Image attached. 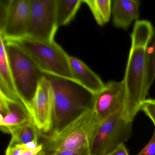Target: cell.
<instances>
[{
	"label": "cell",
	"mask_w": 155,
	"mask_h": 155,
	"mask_svg": "<svg viewBox=\"0 0 155 155\" xmlns=\"http://www.w3.org/2000/svg\"><path fill=\"white\" fill-rule=\"evenodd\" d=\"M152 23L138 20L130 34L131 45L122 81L126 87L130 106L137 113L140 103L146 99L148 50L154 36Z\"/></svg>",
	"instance_id": "6da1fadb"
},
{
	"label": "cell",
	"mask_w": 155,
	"mask_h": 155,
	"mask_svg": "<svg viewBox=\"0 0 155 155\" xmlns=\"http://www.w3.org/2000/svg\"><path fill=\"white\" fill-rule=\"evenodd\" d=\"M44 76L51 85L54 97L51 133L59 131L83 113L93 110V92L72 79L45 73Z\"/></svg>",
	"instance_id": "7a4b0ae2"
},
{
	"label": "cell",
	"mask_w": 155,
	"mask_h": 155,
	"mask_svg": "<svg viewBox=\"0 0 155 155\" xmlns=\"http://www.w3.org/2000/svg\"><path fill=\"white\" fill-rule=\"evenodd\" d=\"M4 41L18 97L32 116V102L44 72L18 44Z\"/></svg>",
	"instance_id": "3957f363"
},
{
	"label": "cell",
	"mask_w": 155,
	"mask_h": 155,
	"mask_svg": "<svg viewBox=\"0 0 155 155\" xmlns=\"http://www.w3.org/2000/svg\"><path fill=\"white\" fill-rule=\"evenodd\" d=\"M99 124L93 110L87 111L59 131L47 136L43 149L56 152L90 148Z\"/></svg>",
	"instance_id": "277c9868"
},
{
	"label": "cell",
	"mask_w": 155,
	"mask_h": 155,
	"mask_svg": "<svg viewBox=\"0 0 155 155\" xmlns=\"http://www.w3.org/2000/svg\"><path fill=\"white\" fill-rule=\"evenodd\" d=\"M136 116L123 108L99 124L91 143V155H106L127 141Z\"/></svg>",
	"instance_id": "5b68a950"
},
{
	"label": "cell",
	"mask_w": 155,
	"mask_h": 155,
	"mask_svg": "<svg viewBox=\"0 0 155 155\" xmlns=\"http://www.w3.org/2000/svg\"><path fill=\"white\" fill-rule=\"evenodd\" d=\"M8 41L20 47L44 73L73 79L69 56L55 41H44L25 37Z\"/></svg>",
	"instance_id": "8992f818"
},
{
	"label": "cell",
	"mask_w": 155,
	"mask_h": 155,
	"mask_svg": "<svg viewBox=\"0 0 155 155\" xmlns=\"http://www.w3.org/2000/svg\"><path fill=\"white\" fill-rule=\"evenodd\" d=\"M30 13L27 37L44 41H54L58 27L57 0H29Z\"/></svg>",
	"instance_id": "52a82bcc"
},
{
	"label": "cell",
	"mask_w": 155,
	"mask_h": 155,
	"mask_svg": "<svg viewBox=\"0 0 155 155\" xmlns=\"http://www.w3.org/2000/svg\"><path fill=\"white\" fill-rule=\"evenodd\" d=\"M127 108L137 115L129 105L124 82L110 81L105 84L103 89L95 94L93 111L99 123L121 109Z\"/></svg>",
	"instance_id": "ba28073f"
},
{
	"label": "cell",
	"mask_w": 155,
	"mask_h": 155,
	"mask_svg": "<svg viewBox=\"0 0 155 155\" xmlns=\"http://www.w3.org/2000/svg\"><path fill=\"white\" fill-rule=\"evenodd\" d=\"M29 0H10L0 36L5 41L27 37L29 21Z\"/></svg>",
	"instance_id": "9c48e42d"
},
{
	"label": "cell",
	"mask_w": 155,
	"mask_h": 155,
	"mask_svg": "<svg viewBox=\"0 0 155 155\" xmlns=\"http://www.w3.org/2000/svg\"><path fill=\"white\" fill-rule=\"evenodd\" d=\"M54 97L49 81L45 77L40 81L32 104V117L41 133H51L53 129Z\"/></svg>",
	"instance_id": "30bf717a"
},
{
	"label": "cell",
	"mask_w": 155,
	"mask_h": 155,
	"mask_svg": "<svg viewBox=\"0 0 155 155\" xmlns=\"http://www.w3.org/2000/svg\"><path fill=\"white\" fill-rule=\"evenodd\" d=\"M0 127L4 133L10 128L33 120L21 101L0 93Z\"/></svg>",
	"instance_id": "8fae6325"
},
{
	"label": "cell",
	"mask_w": 155,
	"mask_h": 155,
	"mask_svg": "<svg viewBox=\"0 0 155 155\" xmlns=\"http://www.w3.org/2000/svg\"><path fill=\"white\" fill-rule=\"evenodd\" d=\"M140 2L139 0H114L112 1L113 26L127 30L134 21L138 20Z\"/></svg>",
	"instance_id": "7c38bea8"
},
{
	"label": "cell",
	"mask_w": 155,
	"mask_h": 155,
	"mask_svg": "<svg viewBox=\"0 0 155 155\" xmlns=\"http://www.w3.org/2000/svg\"><path fill=\"white\" fill-rule=\"evenodd\" d=\"M69 61L73 80L95 94L103 89L105 83L84 62L71 56Z\"/></svg>",
	"instance_id": "4fadbf2b"
},
{
	"label": "cell",
	"mask_w": 155,
	"mask_h": 155,
	"mask_svg": "<svg viewBox=\"0 0 155 155\" xmlns=\"http://www.w3.org/2000/svg\"><path fill=\"white\" fill-rule=\"evenodd\" d=\"M0 40V93L10 98L19 101L14 86L5 42L1 36Z\"/></svg>",
	"instance_id": "5bb4252c"
},
{
	"label": "cell",
	"mask_w": 155,
	"mask_h": 155,
	"mask_svg": "<svg viewBox=\"0 0 155 155\" xmlns=\"http://www.w3.org/2000/svg\"><path fill=\"white\" fill-rule=\"evenodd\" d=\"M7 133L12 136L8 145L10 147L26 144L35 139L38 138L40 135L41 134L33 120L10 128L7 130Z\"/></svg>",
	"instance_id": "9a60e30c"
},
{
	"label": "cell",
	"mask_w": 155,
	"mask_h": 155,
	"mask_svg": "<svg viewBox=\"0 0 155 155\" xmlns=\"http://www.w3.org/2000/svg\"><path fill=\"white\" fill-rule=\"evenodd\" d=\"M82 0H57L56 16L58 27L68 25L74 18Z\"/></svg>",
	"instance_id": "2e32d148"
},
{
	"label": "cell",
	"mask_w": 155,
	"mask_h": 155,
	"mask_svg": "<svg viewBox=\"0 0 155 155\" xmlns=\"http://www.w3.org/2000/svg\"><path fill=\"white\" fill-rule=\"evenodd\" d=\"M89 8L98 25L103 26L109 21L112 15L110 0H82Z\"/></svg>",
	"instance_id": "e0dca14e"
},
{
	"label": "cell",
	"mask_w": 155,
	"mask_h": 155,
	"mask_svg": "<svg viewBox=\"0 0 155 155\" xmlns=\"http://www.w3.org/2000/svg\"><path fill=\"white\" fill-rule=\"evenodd\" d=\"M155 80V38L148 50L147 85L148 92Z\"/></svg>",
	"instance_id": "ac0fdd59"
},
{
	"label": "cell",
	"mask_w": 155,
	"mask_h": 155,
	"mask_svg": "<svg viewBox=\"0 0 155 155\" xmlns=\"http://www.w3.org/2000/svg\"><path fill=\"white\" fill-rule=\"evenodd\" d=\"M140 110L150 118L155 127V99H146L143 101L140 106Z\"/></svg>",
	"instance_id": "d6986e66"
},
{
	"label": "cell",
	"mask_w": 155,
	"mask_h": 155,
	"mask_svg": "<svg viewBox=\"0 0 155 155\" xmlns=\"http://www.w3.org/2000/svg\"><path fill=\"white\" fill-rule=\"evenodd\" d=\"M137 155H155V128L153 136L149 143Z\"/></svg>",
	"instance_id": "ffe728a7"
},
{
	"label": "cell",
	"mask_w": 155,
	"mask_h": 155,
	"mask_svg": "<svg viewBox=\"0 0 155 155\" xmlns=\"http://www.w3.org/2000/svg\"><path fill=\"white\" fill-rule=\"evenodd\" d=\"M56 155H91L90 148H84L77 150H60L55 152Z\"/></svg>",
	"instance_id": "44dd1931"
},
{
	"label": "cell",
	"mask_w": 155,
	"mask_h": 155,
	"mask_svg": "<svg viewBox=\"0 0 155 155\" xmlns=\"http://www.w3.org/2000/svg\"><path fill=\"white\" fill-rule=\"evenodd\" d=\"M41 144H39L38 142V138H36L31 141H29L26 144L22 145H18L17 147H19L24 150H32L38 148Z\"/></svg>",
	"instance_id": "7402d4cb"
},
{
	"label": "cell",
	"mask_w": 155,
	"mask_h": 155,
	"mask_svg": "<svg viewBox=\"0 0 155 155\" xmlns=\"http://www.w3.org/2000/svg\"><path fill=\"white\" fill-rule=\"evenodd\" d=\"M106 155H130L128 150L124 144L119 145L115 149Z\"/></svg>",
	"instance_id": "603a6c76"
},
{
	"label": "cell",
	"mask_w": 155,
	"mask_h": 155,
	"mask_svg": "<svg viewBox=\"0 0 155 155\" xmlns=\"http://www.w3.org/2000/svg\"><path fill=\"white\" fill-rule=\"evenodd\" d=\"M25 150L17 147L8 146L6 150L5 155H21Z\"/></svg>",
	"instance_id": "cb8c5ba5"
},
{
	"label": "cell",
	"mask_w": 155,
	"mask_h": 155,
	"mask_svg": "<svg viewBox=\"0 0 155 155\" xmlns=\"http://www.w3.org/2000/svg\"><path fill=\"white\" fill-rule=\"evenodd\" d=\"M44 148V145L41 144V146L37 149L32 150H25L21 155H38L39 153L43 150Z\"/></svg>",
	"instance_id": "d4e9b609"
},
{
	"label": "cell",
	"mask_w": 155,
	"mask_h": 155,
	"mask_svg": "<svg viewBox=\"0 0 155 155\" xmlns=\"http://www.w3.org/2000/svg\"><path fill=\"white\" fill-rule=\"evenodd\" d=\"M38 155H56V154L55 152H51L43 149L39 153Z\"/></svg>",
	"instance_id": "484cf974"
}]
</instances>
